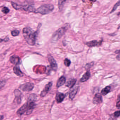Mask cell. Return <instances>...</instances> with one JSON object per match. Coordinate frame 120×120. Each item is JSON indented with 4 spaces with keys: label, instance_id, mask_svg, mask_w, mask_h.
Returning a JSON list of instances; mask_svg holds the SVG:
<instances>
[{
    "label": "cell",
    "instance_id": "cell-1",
    "mask_svg": "<svg viewBox=\"0 0 120 120\" xmlns=\"http://www.w3.org/2000/svg\"><path fill=\"white\" fill-rule=\"evenodd\" d=\"M37 31H34L30 27H25L22 30V34L25 39L29 45H34L36 43L38 35Z\"/></svg>",
    "mask_w": 120,
    "mask_h": 120
},
{
    "label": "cell",
    "instance_id": "cell-2",
    "mask_svg": "<svg viewBox=\"0 0 120 120\" xmlns=\"http://www.w3.org/2000/svg\"><path fill=\"white\" fill-rule=\"evenodd\" d=\"M69 26L70 25L66 24L64 26L57 30L53 34L51 38L52 42L54 43L57 41L64 35Z\"/></svg>",
    "mask_w": 120,
    "mask_h": 120
},
{
    "label": "cell",
    "instance_id": "cell-3",
    "mask_svg": "<svg viewBox=\"0 0 120 120\" xmlns=\"http://www.w3.org/2000/svg\"><path fill=\"white\" fill-rule=\"evenodd\" d=\"M54 9V6L52 4H44L36 9L35 13H40L43 15H47L51 12Z\"/></svg>",
    "mask_w": 120,
    "mask_h": 120
},
{
    "label": "cell",
    "instance_id": "cell-4",
    "mask_svg": "<svg viewBox=\"0 0 120 120\" xmlns=\"http://www.w3.org/2000/svg\"><path fill=\"white\" fill-rule=\"evenodd\" d=\"M34 87V84L31 82H26L22 85L19 88L23 91H32Z\"/></svg>",
    "mask_w": 120,
    "mask_h": 120
},
{
    "label": "cell",
    "instance_id": "cell-5",
    "mask_svg": "<svg viewBox=\"0 0 120 120\" xmlns=\"http://www.w3.org/2000/svg\"><path fill=\"white\" fill-rule=\"evenodd\" d=\"M48 59L50 63L51 69L54 71H57V70L58 66L56 61L54 59L53 57L51 55H48Z\"/></svg>",
    "mask_w": 120,
    "mask_h": 120
},
{
    "label": "cell",
    "instance_id": "cell-6",
    "mask_svg": "<svg viewBox=\"0 0 120 120\" xmlns=\"http://www.w3.org/2000/svg\"><path fill=\"white\" fill-rule=\"evenodd\" d=\"M27 103L28 105V107H27V110L26 112V114L27 115H29L32 113V111L35 109L36 106V104L35 103V101H27Z\"/></svg>",
    "mask_w": 120,
    "mask_h": 120
},
{
    "label": "cell",
    "instance_id": "cell-7",
    "mask_svg": "<svg viewBox=\"0 0 120 120\" xmlns=\"http://www.w3.org/2000/svg\"><path fill=\"white\" fill-rule=\"evenodd\" d=\"M52 85V83L51 82H49L45 86L44 89L41 91L40 96L41 97H45L47 94L50 91Z\"/></svg>",
    "mask_w": 120,
    "mask_h": 120
},
{
    "label": "cell",
    "instance_id": "cell-8",
    "mask_svg": "<svg viewBox=\"0 0 120 120\" xmlns=\"http://www.w3.org/2000/svg\"><path fill=\"white\" fill-rule=\"evenodd\" d=\"M103 97L101 94L97 93L93 98V103L94 104H98L103 102Z\"/></svg>",
    "mask_w": 120,
    "mask_h": 120
},
{
    "label": "cell",
    "instance_id": "cell-9",
    "mask_svg": "<svg viewBox=\"0 0 120 120\" xmlns=\"http://www.w3.org/2000/svg\"><path fill=\"white\" fill-rule=\"evenodd\" d=\"M27 107H28V105H27V103L26 102V103H25L24 105H22L18 110L17 112V114L21 116L24 114L25 113H26L27 111Z\"/></svg>",
    "mask_w": 120,
    "mask_h": 120
},
{
    "label": "cell",
    "instance_id": "cell-10",
    "mask_svg": "<svg viewBox=\"0 0 120 120\" xmlns=\"http://www.w3.org/2000/svg\"><path fill=\"white\" fill-rule=\"evenodd\" d=\"M10 61L11 63L15 65H19L21 63V60L19 57L16 56H13L10 57Z\"/></svg>",
    "mask_w": 120,
    "mask_h": 120
},
{
    "label": "cell",
    "instance_id": "cell-11",
    "mask_svg": "<svg viewBox=\"0 0 120 120\" xmlns=\"http://www.w3.org/2000/svg\"><path fill=\"white\" fill-rule=\"evenodd\" d=\"M14 93L15 96L17 103L18 104H20L21 103V101H22V99H21L22 93L19 90L15 89L14 91Z\"/></svg>",
    "mask_w": 120,
    "mask_h": 120
},
{
    "label": "cell",
    "instance_id": "cell-12",
    "mask_svg": "<svg viewBox=\"0 0 120 120\" xmlns=\"http://www.w3.org/2000/svg\"><path fill=\"white\" fill-rule=\"evenodd\" d=\"M78 86L75 87V88L72 89L69 93V97L70 100H73V99L75 98L77 92L78 90Z\"/></svg>",
    "mask_w": 120,
    "mask_h": 120
},
{
    "label": "cell",
    "instance_id": "cell-13",
    "mask_svg": "<svg viewBox=\"0 0 120 120\" xmlns=\"http://www.w3.org/2000/svg\"><path fill=\"white\" fill-rule=\"evenodd\" d=\"M65 96L63 93L58 92L56 94V99L58 103H61L64 100Z\"/></svg>",
    "mask_w": 120,
    "mask_h": 120
},
{
    "label": "cell",
    "instance_id": "cell-14",
    "mask_svg": "<svg viewBox=\"0 0 120 120\" xmlns=\"http://www.w3.org/2000/svg\"><path fill=\"white\" fill-rule=\"evenodd\" d=\"M13 70L14 73L18 76L22 77L24 75V74L20 70L19 65L15 66V67L13 68Z\"/></svg>",
    "mask_w": 120,
    "mask_h": 120
},
{
    "label": "cell",
    "instance_id": "cell-15",
    "mask_svg": "<svg viewBox=\"0 0 120 120\" xmlns=\"http://www.w3.org/2000/svg\"><path fill=\"white\" fill-rule=\"evenodd\" d=\"M77 80L75 79H71L66 82V86L70 88H72L74 87L76 83Z\"/></svg>",
    "mask_w": 120,
    "mask_h": 120
},
{
    "label": "cell",
    "instance_id": "cell-16",
    "mask_svg": "<svg viewBox=\"0 0 120 120\" xmlns=\"http://www.w3.org/2000/svg\"><path fill=\"white\" fill-rule=\"evenodd\" d=\"M66 78L64 76H61L59 78V79L57 82L56 86L57 88H59L60 87L63 85L65 83Z\"/></svg>",
    "mask_w": 120,
    "mask_h": 120
},
{
    "label": "cell",
    "instance_id": "cell-17",
    "mask_svg": "<svg viewBox=\"0 0 120 120\" xmlns=\"http://www.w3.org/2000/svg\"><path fill=\"white\" fill-rule=\"evenodd\" d=\"M90 76L91 74L90 72L89 71H87L82 75V78L80 79V82H84L87 81L89 79Z\"/></svg>",
    "mask_w": 120,
    "mask_h": 120
},
{
    "label": "cell",
    "instance_id": "cell-18",
    "mask_svg": "<svg viewBox=\"0 0 120 120\" xmlns=\"http://www.w3.org/2000/svg\"><path fill=\"white\" fill-rule=\"evenodd\" d=\"M99 44V43L98 42V41L96 40H93V41L87 42L86 43V44L88 47H90V48H92V47L97 46Z\"/></svg>",
    "mask_w": 120,
    "mask_h": 120
},
{
    "label": "cell",
    "instance_id": "cell-19",
    "mask_svg": "<svg viewBox=\"0 0 120 120\" xmlns=\"http://www.w3.org/2000/svg\"><path fill=\"white\" fill-rule=\"evenodd\" d=\"M111 89V87L110 86H107L101 90V94L103 96H105L110 92Z\"/></svg>",
    "mask_w": 120,
    "mask_h": 120
},
{
    "label": "cell",
    "instance_id": "cell-20",
    "mask_svg": "<svg viewBox=\"0 0 120 120\" xmlns=\"http://www.w3.org/2000/svg\"><path fill=\"white\" fill-rule=\"evenodd\" d=\"M11 4H12V6L15 10H22V5H19V4H18L13 2H11Z\"/></svg>",
    "mask_w": 120,
    "mask_h": 120
},
{
    "label": "cell",
    "instance_id": "cell-21",
    "mask_svg": "<svg viewBox=\"0 0 120 120\" xmlns=\"http://www.w3.org/2000/svg\"><path fill=\"white\" fill-rule=\"evenodd\" d=\"M37 99V96L35 94H31L30 95L27 101H35Z\"/></svg>",
    "mask_w": 120,
    "mask_h": 120
},
{
    "label": "cell",
    "instance_id": "cell-22",
    "mask_svg": "<svg viewBox=\"0 0 120 120\" xmlns=\"http://www.w3.org/2000/svg\"><path fill=\"white\" fill-rule=\"evenodd\" d=\"M67 0H59L58 1V6L60 10H61L63 9L64 5L65 2Z\"/></svg>",
    "mask_w": 120,
    "mask_h": 120
},
{
    "label": "cell",
    "instance_id": "cell-23",
    "mask_svg": "<svg viewBox=\"0 0 120 120\" xmlns=\"http://www.w3.org/2000/svg\"><path fill=\"white\" fill-rule=\"evenodd\" d=\"M120 6V0L118 1L115 4V5L113 6V9H112V10H111V12H110V13H112L114 11H115L116 10V9L118 7H119V6Z\"/></svg>",
    "mask_w": 120,
    "mask_h": 120
},
{
    "label": "cell",
    "instance_id": "cell-24",
    "mask_svg": "<svg viewBox=\"0 0 120 120\" xmlns=\"http://www.w3.org/2000/svg\"><path fill=\"white\" fill-rule=\"evenodd\" d=\"M20 32L18 30H15L12 31L11 32V34L12 36L13 37L17 36H18Z\"/></svg>",
    "mask_w": 120,
    "mask_h": 120
},
{
    "label": "cell",
    "instance_id": "cell-25",
    "mask_svg": "<svg viewBox=\"0 0 120 120\" xmlns=\"http://www.w3.org/2000/svg\"><path fill=\"white\" fill-rule=\"evenodd\" d=\"M10 11V9L7 7H6V6L4 7L1 10V11H2V12L5 14H8V13Z\"/></svg>",
    "mask_w": 120,
    "mask_h": 120
},
{
    "label": "cell",
    "instance_id": "cell-26",
    "mask_svg": "<svg viewBox=\"0 0 120 120\" xmlns=\"http://www.w3.org/2000/svg\"><path fill=\"white\" fill-rule=\"evenodd\" d=\"M71 61L68 58H66L64 60V64L65 66L68 67L71 65Z\"/></svg>",
    "mask_w": 120,
    "mask_h": 120
},
{
    "label": "cell",
    "instance_id": "cell-27",
    "mask_svg": "<svg viewBox=\"0 0 120 120\" xmlns=\"http://www.w3.org/2000/svg\"><path fill=\"white\" fill-rule=\"evenodd\" d=\"M94 65V62H92L89 63L87 64L85 66V68L86 70H89L90 68H91Z\"/></svg>",
    "mask_w": 120,
    "mask_h": 120
},
{
    "label": "cell",
    "instance_id": "cell-28",
    "mask_svg": "<svg viewBox=\"0 0 120 120\" xmlns=\"http://www.w3.org/2000/svg\"><path fill=\"white\" fill-rule=\"evenodd\" d=\"M6 80H2L0 81V89L3 88L6 83Z\"/></svg>",
    "mask_w": 120,
    "mask_h": 120
},
{
    "label": "cell",
    "instance_id": "cell-29",
    "mask_svg": "<svg viewBox=\"0 0 120 120\" xmlns=\"http://www.w3.org/2000/svg\"><path fill=\"white\" fill-rule=\"evenodd\" d=\"M113 115L114 117L116 118L119 117L120 116V111H115L113 113Z\"/></svg>",
    "mask_w": 120,
    "mask_h": 120
},
{
    "label": "cell",
    "instance_id": "cell-30",
    "mask_svg": "<svg viewBox=\"0 0 120 120\" xmlns=\"http://www.w3.org/2000/svg\"><path fill=\"white\" fill-rule=\"evenodd\" d=\"M108 120H117V119L116 118L114 117L113 115H112L110 116Z\"/></svg>",
    "mask_w": 120,
    "mask_h": 120
},
{
    "label": "cell",
    "instance_id": "cell-31",
    "mask_svg": "<svg viewBox=\"0 0 120 120\" xmlns=\"http://www.w3.org/2000/svg\"><path fill=\"white\" fill-rule=\"evenodd\" d=\"M116 59L118 60H120V53L117 55L116 57Z\"/></svg>",
    "mask_w": 120,
    "mask_h": 120
},
{
    "label": "cell",
    "instance_id": "cell-32",
    "mask_svg": "<svg viewBox=\"0 0 120 120\" xmlns=\"http://www.w3.org/2000/svg\"><path fill=\"white\" fill-rule=\"evenodd\" d=\"M115 53H116V54H120V50H116L115 51Z\"/></svg>",
    "mask_w": 120,
    "mask_h": 120
},
{
    "label": "cell",
    "instance_id": "cell-33",
    "mask_svg": "<svg viewBox=\"0 0 120 120\" xmlns=\"http://www.w3.org/2000/svg\"><path fill=\"white\" fill-rule=\"evenodd\" d=\"M4 118V116L3 115H0V120H3Z\"/></svg>",
    "mask_w": 120,
    "mask_h": 120
},
{
    "label": "cell",
    "instance_id": "cell-34",
    "mask_svg": "<svg viewBox=\"0 0 120 120\" xmlns=\"http://www.w3.org/2000/svg\"><path fill=\"white\" fill-rule=\"evenodd\" d=\"M3 41H5V40H4V39H2L0 38V43H1V42H3Z\"/></svg>",
    "mask_w": 120,
    "mask_h": 120
},
{
    "label": "cell",
    "instance_id": "cell-35",
    "mask_svg": "<svg viewBox=\"0 0 120 120\" xmlns=\"http://www.w3.org/2000/svg\"><path fill=\"white\" fill-rule=\"evenodd\" d=\"M117 100H118V101H120V94L118 96Z\"/></svg>",
    "mask_w": 120,
    "mask_h": 120
},
{
    "label": "cell",
    "instance_id": "cell-36",
    "mask_svg": "<svg viewBox=\"0 0 120 120\" xmlns=\"http://www.w3.org/2000/svg\"><path fill=\"white\" fill-rule=\"evenodd\" d=\"M89 0L90 1H92V2H95L96 1V0Z\"/></svg>",
    "mask_w": 120,
    "mask_h": 120
}]
</instances>
